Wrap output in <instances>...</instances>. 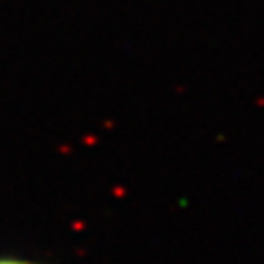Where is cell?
Wrapping results in <instances>:
<instances>
[{"mask_svg":"<svg viewBox=\"0 0 264 264\" xmlns=\"http://www.w3.org/2000/svg\"><path fill=\"white\" fill-rule=\"evenodd\" d=\"M0 264H30V262H18V260H0Z\"/></svg>","mask_w":264,"mask_h":264,"instance_id":"1","label":"cell"}]
</instances>
